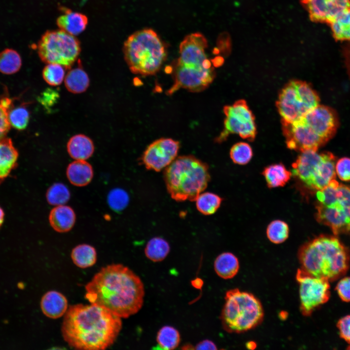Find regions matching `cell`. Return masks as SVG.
Segmentation results:
<instances>
[{"label":"cell","mask_w":350,"mask_h":350,"mask_svg":"<svg viewBox=\"0 0 350 350\" xmlns=\"http://www.w3.org/2000/svg\"><path fill=\"white\" fill-rule=\"evenodd\" d=\"M85 298L121 318H128L141 308L144 285L140 278L122 264L102 267L86 286Z\"/></svg>","instance_id":"1"},{"label":"cell","mask_w":350,"mask_h":350,"mask_svg":"<svg viewBox=\"0 0 350 350\" xmlns=\"http://www.w3.org/2000/svg\"><path fill=\"white\" fill-rule=\"evenodd\" d=\"M121 318L98 305H72L65 314L62 335L73 349L105 350L113 345L118 337L122 328Z\"/></svg>","instance_id":"2"},{"label":"cell","mask_w":350,"mask_h":350,"mask_svg":"<svg viewBox=\"0 0 350 350\" xmlns=\"http://www.w3.org/2000/svg\"><path fill=\"white\" fill-rule=\"evenodd\" d=\"M208 42L201 33L187 35L179 46V57L172 63L170 70L173 83L166 93L172 95L181 88L192 92L206 89L213 82L215 72L207 57Z\"/></svg>","instance_id":"3"},{"label":"cell","mask_w":350,"mask_h":350,"mask_svg":"<svg viewBox=\"0 0 350 350\" xmlns=\"http://www.w3.org/2000/svg\"><path fill=\"white\" fill-rule=\"evenodd\" d=\"M298 258L308 274L333 281L344 276L350 266V251L337 237L320 235L302 245Z\"/></svg>","instance_id":"4"},{"label":"cell","mask_w":350,"mask_h":350,"mask_svg":"<svg viewBox=\"0 0 350 350\" xmlns=\"http://www.w3.org/2000/svg\"><path fill=\"white\" fill-rule=\"evenodd\" d=\"M210 178L208 165L191 155L177 157L164 172L167 191L177 202L195 201Z\"/></svg>","instance_id":"5"},{"label":"cell","mask_w":350,"mask_h":350,"mask_svg":"<svg viewBox=\"0 0 350 350\" xmlns=\"http://www.w3.org/2000/svg\"><path fill=\"white\" fill-rule=\"evenodd\" d=\"M123 52L131 71L144 76L157 73L167 56L165 43L150 28L143 29L130 35L124 43Z\"/></svg>","instance_id":"6"},{"label":"cell","mask_w":350,"mask_h":350,"mask_svg":"<svg viewBox=\"0 0 350 350\" xmlns=\"http://www.w3.org/2000/svg\"><path fill=\"white\" fill-rule=\"evenodd\" d=\"M225 299L221 320L226 331L241 333L262 322L264 315L262 306L252 294L236 288L228 291Z\"/></svg>","instance_id":"7"},{"label":"cell","mask_w":350,"mask_h":350,"mask_svg":"<svg viewBox=\"0 0 350 350\" xmlns=\"http://www.w3.org/2000/svg\"><path fill=\"white\" fill-rule=\"evenodd\" d=\"M336 161L331 152L305 151L292 164V174L308 188L317 192L335 179Z\"/></svg>","instance_id":"8"},{"label":"cell","mask_w":350,"mask_h":350,"mask_svg":"<svg viewBox=\"0 0 350 350\" xmlns=\"http://www.w3.org/2000/svg\"><path fill=\"white\" fill-rule=\"evenodd\" d=\"M37 52L44 62L57 63L70 69L81 52L79 41L61 30L47 31L37 44Z\"/></svg>","instance_id":"9"},{"label":"cell","mask_w":350,"mask_h":350,"mask_svg":"<svg viewBox=\"0 0 350 350\" xmlns=\"http://www.w3.org/2000/svg\"><path fill=\"white\" fill-rule=\"evenodd\" d=\"M223 111L225 115L224 129L215 139L216 142L224 141L231 134H238L250 141L254 140L256 135L254 117L245 100L225 106Z\"/></svg>","instance_id":"10"},{"label":"cell","mask_w":350,"mask_h":350,"mask_svg":"<svg viewBox=\"0 0 350 350\" xmlns=\"http://www.w3.org/2000/svg\"><path fill=\"white\" fill-rule=\"evenodd\" d=\"M296 280L299 286L300 311L303 315L310 316L330 299V281L312 276L301 268L297 271Z\"/></svg>","instance_id":"11"},{"label":"cell","mask_w":350,"mask_h":350,"mask_svg":"<svg viewBox=\"0 0 350 350\" xmlns=\"http://www.w3.org/2000/svg\"><path fill=\"white\" fill-rule=\"evenodd\" d=\"M179 147L178 141L171 138H160L148 146L140 160L147 170L159 172L176 158Z\"/></svg>","instance_id":"12"},{"label":"cell","mask_w":350,"mask_h":350,"mask_svg":"<svg viewBox=\"0 0 350 350\" xmlns=\"http://www.w3.org/2000/svg\"><path fill=\"white\" fill-rule=\"evenodd\" d=\"M282 128L288 148L300 152L307 150L317 151L326 143L300 120L289 123L281 120Z\"/></svg>","instance_id":"13"},{"label":"cell","mask_w":350,"mask_h":350,"mask_svg":"<svg viewBox=\"0 0 350 350\" xmlns=\"http://www.w3.org/2000/svg\"><path fill=\"white\" fill-rule=\"evenodd\" d=\"M302 119L326 143L334 136L339 124L335 110L324 105H319L313 108Z\"/></svg>","instance_id":"14"},{"label":"cell","mask_w":350,"mask_h":350,"mask_svg":"<svg viewBox=\"0 0 350 350\" xmlns=\"http://www.w3.org/2000/svg\"><path fill=\"white\" fill-rule=\"evenodd\" d=\"M276 106L281 120L289 123L300 120L311 110L298 94L293 80L280 91Z\"/></svg>","instance_id":"15"},{"label":"cell","mask_w":350,"mask_h":350,"mask_svg":"<svg viewBox=\"0 0 350 350\" xmlns=\"http://www.w3.org/2000/svg\"><path fill=\"white\" fill-rule=\"evenodd\" d=\"M310 19L316 23L329 24L346 11L350 9V0H300Z\"/></svg>","instance_id":"16"},{"label":"cell","mask_w":350,"mask_h":350,"mask_svg":"<svg viewBox=\"0 0 350 350\" xmlns=\"http://www.w3.org/2000/svg\"><path fill=\"white\" fill-rule=\"evenodd\" d=\"M316 209V220L319 223L329 227L334 235L350 231V217L336 200L328 206L317 203Z\"/></svg>","instance_id":"17"},{"label":"cell","mask_w":350,"mask_h":350,"mask_svg":"<svg viewBox=\"0 0 350 350\" xmlns=\"http://www.w3.org/2000/svg\"><path fill=\"white\" fill-rule=\"evenodd\" d=\"M68 302L65 296L59 292L52 290L42 297L40 308L43 314L52 319L61 317L66 314Z\"/></svg>","instance_id":"18"},{"label":"cell","mask_w":350,"mask_h":350,"mask_svg":"<svg viewBox=\"0 0 350 350\" xmlns=\"http://www.w3.org/2000/svg\"><path fill=\"white\" fill-rule=\"evenodd\" d=\"M63 14L56 19L60 30L69 34L76 35L83 32L88 24L87 17L81 13L63 8Z\"/></svg>","instance_id":"19"},{"label":"cell","mask_w":350,"mask_h":350,"mask_svg":"<svg viewBox=\"0 0 350 350\" xmlns=\"http://www.w3.org/2000/svg\"><path fill=\"white\" fill-rule=\"evenodd\" d=\"M18 157L11 139L6 137L0 140V184L16 167Z\"/></svg>","instance_id":"20"},{"label":"cell","mask_w":350,"mask_h":350,"mask_svg":"<svg viewBox=\"0 0 350 350\" xmlns=\"http://www.w3.org/2000/svg\"><path fill=\"white\" fill-rule=\"evenodd\" d=\"M49 219L54 230L58 232H66L73 227L76 216L71 207L63 205L57 206L52 210Z\"/></svg>","instance_id":"21"},{"label":"cell","mask_w":350,"mask_h":350,"mask_svg":"<svg viewBox=\"0 0 350 350\" xmlns=\"http://www.w3.org/2000/svg\"><path fill=\"white\" fill-rule=\"evenodd\" d=\"M66 174L69 181L78 187L88 185L93 176L91 165L83 160H76L70 163L67 167Z\"/></svg>","instance_id":"22"},{"label":"cell","mask_w":350,"mask_h":350,"mask_svg":"<svg viewBox=\"0 0 350 350\" xmlns=\"http://www.w3.org/2000/svg\"><path fill=\"white\" fill-rule=\"evenodd\" d=\"M67 151L70 156L76 160L89 158L94 150L92 140L86 135L78 134L72 137L67 143Z\"/></svg>","instance_id":"23"},{"label":"cell","mask_w":350,"mask_h":350,"mask_svg":"<svg viewBox=\"0 0 350 350\" xmlns=\"http://www.w3.org/2000/svg\"><path fill=\"white\" fill-rule=\"evenodd\" d=\"M214 269L217 275L221 278L226 280L231 279L238 272V259L230 252L222 253L215 259Z\"/></svg>","instance_id":"24"},{"label":"cell","mask_w":350,"mask_h":350,"mask_svg":"<svg viewBox=\"0 0 350 350\" xmlns=\"http://www.w3.org/2000/svg\"><path fill=\"white\" fill-rule=\"evenodd\" d=\"M269 188L283 187L291 179L292 173L281 163L269 165L262 172Z\"/></svg>","instance_id":"25"},{"label":"cell","mask_w":350,"mask_h":350,"mask_svg":"<svg viewBox=\"0 0 350 350\" xmlns=\"http://www.w3.org/2000/svg\"><path fill=\"white\" fill-rule=\"evenodd\" d=\"M67 89L72 93H81L85 91L89 85V79L86 72L78 67L70 70L65 79Z\"/></svg>","instance_id":"26"},{"label":"cell","mask_w":350,"mask_h":350,"mask_svg":"<svg viewBox=\"0 0 350 350\" xmlns=\"http://www.w3.org/2000/svg\"><path fill=\"white\" fill-rule=\"evenodd\" d=\"M71 258L77 267L87 268L95 264L97 252L93 246L88 244H81L72 249Z\"/></svg>","instance_id":"27"},{"label":"cell","mask_w":350,"mask_h":350,"mask_svg":"<svg viewBox=\"0 0 350 350\" xmlns=\"http://www.w3.org/2000/svg\"><path fill=\"white\" fill-rule=\"evenodd\" d=\"M170 250V245L166 240L161 237H155L148 242L144 252L149 260L154 262H159L165 259Z\"/></svg>","instance_id":"28"},{"label":"cell","mask_w":350,"mask_h":350,"mask_svg":"<svg viewBox=\"0 0 350 350\" xmlns=\"http://www.w3.org/2000/svg\"><path fill=\"white\" fill-rule=\"evenodd\" d=\"M328 25L335 40L350 42V9L342 13Z\"/></svg>","instance_id":"29"},{"label":"cell","mask_w":350,"mask_h":350,"mask_svg":"<svg viewBox=\"0 0 350 350\" xmlns=\"http://www.w3.org/2000/svg\"><path fill=\"white\" fill-rule=\"evenodd\" d=\"M22 65L19 54L12 49H6L0 52V72L10 75L17 72Z\"/></svg>","instance_id":"30"},{"label":"cell","mask_w":350,"mask_h":350,"mask_svg":"<svg viewBox=\"0 0 350 350\" xmlns=\"http://www.w3.org/2000/svg\"><path fill=\"white\" fill-rule=\"evenodd\" d=\"M158 346L165 350L176 348L180 342V335L178 330L173 326H164L158 332L156 338Z\"/></svg>","instance_id":"31"},{"label":"cell","mask_w":350,"mask_h":350,"mask_svg":"<svg viewBox=\"0 0 350 350\" xmlns=\"http://www.w3.org/2000/svg\"><path fill=\"white\" fill-rule=\"evenodd\" d=\"M197 210L202 214L209 215L214 214L220 207L222 198L210 192L201 193L195 200Z\"/></svg>","instance_id":"32"},{"label":"cell","mask_w":350,"mask_h":350,"mask_svg":"<svg viewBox=\"0 0 350 350\" xmlns=\"http://www.w3.org/2000/svg\"><path fill=\"white\" fill-rule=\"evenodd\" d=\"M70 192L63 183H55L47 190L46 198L48 202L53 206L65 205L70 198Z\"/></svg>","instance_id":"33"},{"label":"cell","mask_w":350,"mask_h":350,"mask_svg":"<svg viewBox=\"0 0 350 350\" xmlns=\"http://www.w3.org/2000/svg\"><path fill=\"white\" fill-rule=\"evenodd\" d=\"M289 227L286 223L276 220L272 221L266 229V235L270 241L279 244L284 242L288 237Z\"/></svg>","instance_id":"34"},{"label":"cell","mask_w":350,"mask_h":350,"mask_svg":"<svg viewBox=\"0 0 350 350\" xmlns=\"http://www.w3.org/2000/svg\"><path fill=\"white\" fill-rule=\"evenodd\" d=\"M8 119L11 126L16 129L22 130L25 129L28 124L30 113L23 105L11 107L8 112Z\"/></svg>","instance_id":"35"},{"label":"cell","mask_w":350,"mask_h":350,"mask_svg":"<svg viewBox=\"0 0 350 350\" xmlns=\"http://www.w3.org/2000/svg\"><path fill=\"white\" fill-rule=\"evenodd\" d=\"M253 152L251 146L244 142H238L231 147L230 157L234 163L245 165L251 160Z\"/></svg>","instance_id":"36"},{"label":"cell","mask_w":350,"mask_h":350,"mask_svg":"<svg viewBox=\"0 0 350 350\" xmlns=\"http://www.w3.org/2000/svg\"><path fill=\"white\" fill-rule=\"evenodd\" d=\"M64 67L57 63L48 64L42 71L44 80L51 86H58L63 81L65 76Z\"/></svg>","instance_id":"37"},{"label":"cell","mask_w":350,"mask_h":350,"mask_svg":"<svg viewBox=\"0 0 350 350\" xmlns=\"http://www.w3.org/2000/svg\"><path fill=\"white\" fill-rule=\"evenodd\" d=\"M107 202L112 210L119 212L123 210L128 205L129 196L124 190L115 188L109 192L107 195Z\"/></svg>","instance_id":"38"},{"label":"cell","mask_w":350,"mask_h":350,"mask_svg":"<svg viewBox=\"0 0 350 350\" xmlns=\"http://www.w3.org/2000/svg\"><path fill=\"white\" fill-rule=\"evenodd\" d=\"M12 100L4 98L0 100V140L6 137L11 125L8 119V112L12 107Z\"/></svg>","instance_id":"39"},{"label":"cell","mask_w":350,"mask_h":350,"mask_svg":"<svg viewBox=\"0 0 350 350\" xmlns=\"http://www.w3.org/2000/svg\"><path fill=\"white\" fill-rule=\"evenodd\" d=\"M336 200L350 217V186L339 184L337 188Z\"/></svg>","instance_id":"40"},{"label":"cell","mask_w":350,"mask_h":350,"mask_svg":"<svg viewBox=\"0 0 350 350\" xmlns=\"http://www.w3.org/2000/svg\"><path fill=\"white\" fill-rule=\"evenodd\" d=\"M336 175L343 181H350V158L343 157L336 161L335 165Z\"/></svg>","instance_id":"41"},{"label":"cell","mask_w":350,"mask_h":350,"mask_svg":"<svg viewBox=\"0 0 350 350\" xmlns=\"http://www.w3.org/2000/svg\"><path fill=\"white\" fill-rule=\"evenodd\" d=\"M335 290L342 301L350 302V277L342 278L337 283Z\"/></svg>","instance_id":"42"},{"label":"cell","mask_w":350,"mask_h":350,"mask_svg":"<svg viewBox=\"0 0 350 350\" xmlns=\"http://www.w3.org/2000/svg\"><path fill=\"white\" fill-rule=\"evenodd\" d=\"M336 326L340 337L350 344V315L340 318Z\"/></svg>","instance_id":"43"},{"label":"cell","mask_w":350,"mask_h":350,"mask_svg":"<svg viewBox=\"0 0 350 350\" xmlns=\"http://www.w3.org/2000/svg\"><path fill=\"white\" fill-rule=\"evenodd\" d=\"M58 93L52 89H47L45 90L39 97V101L46 108L52 105L57 101Z\"/></svg>","instance_id":"44"},{"label":"cell","mask_w":350,"mask_h":350,"mask_svg":"<svg viewBox=\"0 0 350 350\" xmlns=\"http://www.w3.org/2000/svg\"><path fill=\"white\" fill-rule=\"evenodd\" d=\"M343 54L347 72L350 79V42H348L343 47Z\"/></svg>","instance_id":"45"},{"label":"cell","mask_w":350,"mask_h":350,"mask_svg":"<svg viewBox=\"0 0 350 350\" xmlns=\"http://www.w3.org/2000/svg\"><path fill=\"white\" fill-rule=\"evenodd\" d=\"M196 350H217V347L211 340L205 339L197 343L194 348Z\"/></svg>","instance_id":"46"},{"label":"cell","mask_w":350,"mask_h":350,"mask_svg":"<svg viewBox=\"0 0 350 350\" xmlns=\"http://www.w3.org/2000/svg\"><path fill=\"white\" fill-rule=\"evenodd\" d=\"M192 284L196 288H199L203 285V281L199 278H197L192 281Z\"/></svg>","instance_id":"47"},{"label":"cell","mask_w":350,"mask_h":350,"mask_svg":"<svg viewBox=\"0 0 350 350\" xmlns=\"http://www.w3.org/2000/svg\"><path fill=\"white\" fill-rule=\"evenodd\" d=\"M4 219V212L3 209L0 207V228L2 226Z\"/></svg>","instance_id":"48"},{"label":"cell","mask_w":350,"mask_h":350,"mask_svg":"<svg viewBox=\"0 0 350 350\" xmlns=\"http://www.w3.org/2000/svg\"><path fill=\"white\" fill-rule=\"evenodd\" d=\"M256 344L253 342H249L247 343L246 345V346L247 347V348L249 349H254L256 347Z\"/></svg>","instance_id":"49"},{"label":"cell","mask_w":350,"mask_h":350,"mask_svg":"<svg viewBox=\"0 0 350 350\" xmlns=\"http://www.w3.org/2000/svg\"><path fill=\"white\" fill-rule=\"evenodd\" d=\"M347 350H350V345H349V346L348 347V348H347Z\"/></svg>","instance_id":"50"}]
</instances>
